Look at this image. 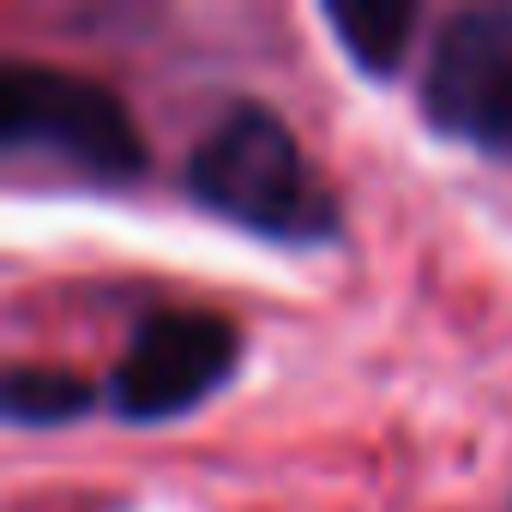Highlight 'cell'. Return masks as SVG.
<instances>
[{"label": "cell", "mask_w": 512, "mask_h": 512, "mask_svg": "<svg viewBox=\"0 0 512 512\" xmlns=\"http://www.w3.org/2000/svg\"><path fill=\"white\" fill-rule=\"evenodd\" d=\"M187 193L272 241H326L338 229V205L314 163L302 157L296 133L266 103H235L187 163Z\"/></svg>", "instance_id": "cell-1"}, {"label": "cell", "mask_w": 512, "mask_h": 512, "mask_svg": "<svg viewBox=\"0 0 512 512\" xmlns=\"http://www.w3.org/2000/svg\"><path fill=\"white\" fill-rule=\"evenodd\" d=\"M241 356V338L223 314L211 308H163L151 314L127 356L109 374V404L127 422H163L193 410Z\"/></svg>", "instance_id": "cell-4"}, {"label": "cell", "mask_w": 512, "mask_h": 512, "mask_svg": "<svg viewBox=\"0 0 512 512\" xmlns=\"http://www.w3.org/2000/svg\"><path fill=\"white\" fill-rule=\"evenodd\" d=\"M85 404H91V386L67 368H13L7 374V422H19V428L73 422Z\"/></svg>", "instance_id": "cell-6"}, {"label": "cell", "mask_w": 512, "mask_h": 512, "mask_svg": "<svg viewBox=\"0 0 512 512\" xmlns=\"http://www.w3.org/2000/svg\"><path fill=\"white\" fill-rule=\"evenodd\" d=\"M0 145L49 151L97 181H133L145 169V133L109 85L25 61L0 79Z\"/></svg>", "instance_id": "cell-2"}, {"label": "cell", "mask_w": 512, "mask_h": 512, "mask_svg": "<svg viewBox=\"0 0 512 512\" xmlns=\"http://www.w3.org/2000/svg\"><path fill=\"white\" fill-rule=\"evenodd\" d=\"M326 25L338 31V43L350 49L356 67L386 73V67H398L404 43L416 31V7H404V0H332Z\"/></svg>", "instance_id": "cell-5"}, {"label": "cell", "mask_w": 512, "mask_h": 512, "mask_svg": "<svg viewBox=\"0 0 512 512\" xmlns=\"http://www.w3.org/2000/svg\"><path fill=\"white\" fill-rule=\"evenodd\" d=\"M422 109L446 139L512 151V7H464L440 25Z\"/></svg>", "instance_id": "cell-3"}]
</instances>
